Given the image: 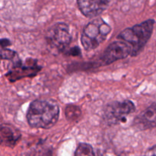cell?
<instances>
[{
    "instance_id": "1",
    "label": "cell",
    "mask_w": 156,
    "mask_h": 156,
    "mask_svg": "<svg viewBox=\"0 0 156 156\" xmlns=\"http://www.w3.org/2000/svg\"><path fill=\"white\" fill-rule=\"evenodd\" d=\"M59 107L52 99H37L29 106L27 120L30 126L37 128H49L59 119Z\"/></svg>"
},
{
    "instance_id": "2",
    "label": "cell",
    "mask_w": 156,
    "mask_h": 156,
    "mask_svg": "<svg viewBox=\"0 0 156 156\" xmlns=\"http://www.w3.org/2000/svg\"><path fill=\"white\" fill-rule=\"evenodd\" d=\"M154 24V20H146L140 24L123 30L119 34L117 39L125 41L129 44L132 48V56H136L143 50L151 38Z\"/></svg>"
},
{
    "instance_id": "3",
    "label": "cell",
    "mask_w": 156,
    "mask_h": 156,
    "mask_svg": "<svg viewBox=\"0 0 156 156\" xmlns=\"http://www.w3.org/2000/svg\"><path fill=\"white\" fill-rule=\"evenodd\" d=\"M111 32V26L101 18L92 20L83 29L81 37L82 46L87 50H94L108 38Z\"/></svg>"
},
{
    "instance_id": "4",
    "label": "cell",
    "mask_w": 156,
    "mask_h": 156,
    "mask_svg": "<svg viewBox=\"0 0 156 156\" xmlns=\"http://www.w3.org/2000/svg\"><path fill=\"white\" fill-rule=\"evenodd\" d=\"M136 106L130 100L120 101L108 104L104 111V121L108 125H115L125 121L133 113Z\"/></svg>"
},
{
    "instance_id": "5",
    "label": "cell",
    "mask_w": 156,
    "mask_h": 156,
    "mask_svg": "<svg viewBox=\"0 0 156 156\" xmlns=\"http://www.w3.org/2000/svg\"><path fill=\"white\" fill-rule=\"evenodd\" d=\"M47 40L50 46L67 53L72 41V35L68 24L59 22L52 26L47 32Z\"/></svg>"
},
{
    "instance_id": "6",
    "label": "cell",
    "mask_w": 156,
    "mask_h": 156,
    "mask_svg": "<svg viewBox=\"0 0 156 156\" xmlns=\"http://www.w3.org/2000/svg\"><path fill=\"white\" fill-rule=\"evenodd\" d=\"M41 69V67L38 65L36 60L27 59L25 63H23L18 58L13 61L12 67L6 76L11 82H15L21 78L35 76Z\"/></svg>"
},
{
    "instance_id": "7",
    "label": "cell",
    "mask_w": 156,
    "mask_h": 156,
    "mask_svg": "<svg viewBox=\"0 0 156 156\" xmlns=\"http://www.w3.org/2000/svg\"><path fill=\"white\" fill-rule=\"evenodd\" d=\"M132 55V48L125 41L119 40L111 43L104 51L101 61L104 65H108L114 61Z\"/></svg>"
},
{
    "instance_id": "8",
    "label": "cell",
    "mask_w": 156,
    "mask_h": 156,
    "mask_svg": "<svg viewBox=\"0 0 156 156\" xmlns=\"http://www.w3.org/2000/svg\"><path fill=\"white\" fill-rule=\"evenodd\" d=\"M111 0H77L78 6L85 16L91 18L101 14Z\"/></svg>"
},
{
    "instance_id": "9",
    "label": "cell",
    "mask_w": 156,
    "mask_h": 156,
    "mask_svg": "<svg viewBox=\"0 0 156 156\" xmlns=\"http://www.w3.org/2000/svg\"><path fill=\"white\" fill-rule=\"evenodd\" d=\"M134 126L140 130L156 127V104L147 107L135 118Z\"/></svg>"
},
{
    "instance_id": "10",
    "label": "cell",
    "mask_w": 156,
    "mask_h": 156,
    "mask_svg": "<svg viewBox=\"0 0 156 156\" xmlns=\"http://www.w3.org/2000/svg\"><path fill=\"white\" fill-rule=\"evenodd\" d=\"M21 134L13 125L2 124L1 125V142L5 146H14L19 141Z\"/></svg>"
},
{
    "instance_id": "11",
    "label": "cell",
    "mask_w": 156,
    "mask_h": 156,
    "mask_svg": "<svg viewBox=\"0 0 156 156\" xmlns=\"http://www.w3.org/2000/svg\"><path fill=\"white\" fill-rule=\"evenodd\" d=\"M74 156H104L98 150H96L91 145L80 143L77 147Z\"/></svg>"
},
{
    "instance_id": "12",
    "label": "cell",
    "mask_w": 156,
    "mask_h": 156,
    "mask_svg": "<svg viewBox=\"0 0 156 156\" xmlns=\"http://www.w3.org/2000/svg\"><path fill=\"white\" fill-rule=\"evenodd\" d=\"M66 116L70 121H76L81 116V110L75 105H69L66 108Z\"/></svg>"
},
{
    "instance_id": "13",
    "label": "cell",
    "mask_w": 156,
    "mask_h": 156,
    "mask_svg": "<svg viewBox=\"0 0 156 156\" xmlns=\"http://www.w3.org/2000/svg\"><path fill=\"white\" fill-rule=\"evenodd\" d=\"M18 57L17 54L12 50H9L8 48H2V59L9 60V61H15Z\"/></svg>"
},
{
    "instance_id": "14",
    "label": "cell",
    "mask_w": 156,
    "mask_h": 156,
    "mask_svg": "<svg viewBox=\"0 0 156 156\" xmlns=\"http://www.w3.org/2000/svg\"><path fill=\"white\" fill-rule=\"evenodd\" d=\"M144 156H156V145L148 150Z\"/></svg>"
},
{
    "instance_id": "15",
    "label": "cell",
    "mask_w": 156,
    "mask_h": 156,
    "mask_svg": "<svg viewBox=\"0 0 156 156\" xmlns=\"http://www.w3.org/2000/svg\"><path fill=\"white\" fill-rule=\"evenodd\" d=\"M10 41H9L8 39H2L1 41V45H2V48H5L7 47L8 46L10 45Z\"/></svg>"
}]
</instances>
